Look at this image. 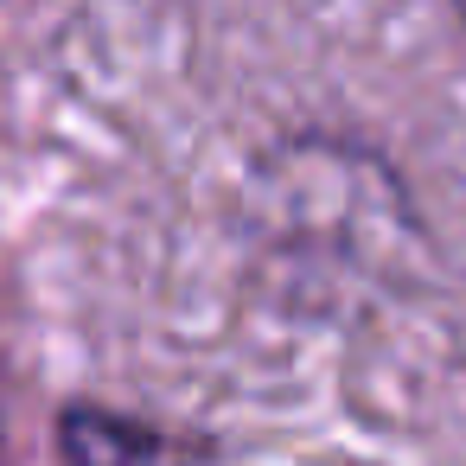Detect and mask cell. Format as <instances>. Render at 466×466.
I'll list each match as a JSON object with an SVG mask.
<instances>
[{"label":"cell","instance_id":"cell-1","mask_svg":"<svg viewBox=\"0 0 466 466\" xmlns=\"http://www.w3.org/2000/svg\"><path fill=\"white\" fill-rule=\"evenodd\" d=\"M58 447H65V466H192L160 434L116 421V415H96V409H71L58 421Z\"/></svg>","mask_w":466,"mask_h":466},{"label":"cell","instance_id":"cell-2","mask_svg":"<svg viewBox=\"0 0 466 466\" xmlns=\"http://www.w3.org/2000/svg\"><path fill=\"white\" fill-rule=\"evenodd\" d=\"M460 20H466V0H460Z\"/></svg>","mask_w":466,"mask_h":466}]
</instances>
